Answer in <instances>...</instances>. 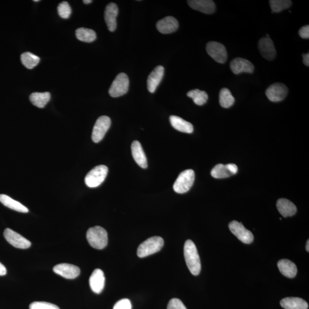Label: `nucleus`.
<instances>
[{
  "mask_svg": "<svg viewBox=\"0 0 309 309\" xmlns=\"http://www.w3.org/2000/svg\"><path fill=\"white\" fill-rule=\"evenodd\" d=\"M184 255L189 270L194 276L199 275L201 271L200 257L196 246L191 240H187L185 242Z\"/></svg>",
  "mask_w": 309,
  "mask_h": 309,
  "instance_id": "f257e3e1",
  "label": "nucleus"
},
{
  "mask_svg": "<svg viewBox=\"0 0 309 309\" xmlns=\"http://www.w3.org/2000/svg\"><path fill=\"white\" fill-rule=\"evenodd\" d=\"M87 239L93 247L102 250L108 244V234L106 230L100 226H95L88 229Z\"/></svg>",
  "mask_w": 309,
  "mask_h": 309,
  "instance_id": "f03ea898",
  "label": "nucleus"
},
{
  "mask_svg": "<svg viewBox=\"0 0 309 309\" xmlns=\"http://www.w3.org/2000/svg\"><path fill=\"white\" fill-rule=\"evenodd\" d=\"M164 245V240L160 236H153L147 239L138 248V256L144 258L159 251Z\"/></svg>",
  "mask_w": 309,
  "mask_h": 309,
  "instance_id": "7ed1b4c3",
  "label": "nucleus"
},
{
  "mask_svg": "<svg viewBox=\"0 0 309 309\" xmlns=\"http://www.w3.org/2000/svg\"><path fill=\"white\" fill-rule=\"evenodd\" d=\"M108 169L105 165L97 166L88 172L85 178V183L88 187L94 188L98 187L105 181Z\"/></svg>",
  "mask_w": 309,
  "mask_h": 309,
  "instance_id": "20e7f679",
  "label": "nucleus"
},
{
  "mask_svg": "<svg viewBox=\"0 0 309 309\" xmlns=\"http://www.w3.org/2000/svg\"><path fill=\"white\" fill-rule=\"evenodd\" d=\"M195 172L192 170H187L179 175L173 184V190L178 194H184L190 190L195 181Z\"/></svg>",
  "mask_w": 309,
  "mask_h": 309,
  "instance_id": "39448f33",
  "label": "nucleus"
},
{
  "mask_svg": "<svg viewBox=\"0 0 309 309\" xmlns=\"http://www.w3.org/2000/svg\"><path fill=\"white\" fill-rule=\"evenodd\" d=\"M130 81L128 76L124 73L117 75L109 88V94L113 97H118L124 95L128 92Z\"/></svg>",
  "mask_w": 309,
  "mask_h": 309,
  "instance_id": "423d86ee",
  "label": "nucleus"
},
{
  "mask_svg": "<svg viewBox=\"0 0 309 309\" xmlns=\"http://www.w3.org/2000/svg\"><path fill=\"white\" fill-rule=\"evenodd\" d=\"M111 124V119L108 116H102L97 119L92 134L93 140L94 143H99L103 139Z\"/></svg>",
  "mask_w": 309,
  "mask_h": 309,
  "instance_id": "0eeeda50",
  "label": "nucleus"
},
{
  "mask_svg": "<svg viewBox=\"0 0 309 309\" xmlns=\"http://www.w3.org/2000/svg\"><path fill=\"white\" fill-rule=\"evenodd\" d=\"M206 50L211 58L214 61L220 64L225 63L228 59V52H227L225 46L222 44L210 42L208 43L206 46Z\"/></svg>",
  "mask_w": 309,
  "mask_h": 309,
  "instance_id": "6e6552de",
  "label": "nucleus"
},
{
  "mask_svg": "<svg viewBox=\"0 0 309 309\" xmlns=\"http://www.w3.org/2000/svg\"><path fill=\"white\" fill-rule=\"evenodd\" d=\"M229 227L232 234L244 244H250L253 242V234L246 229L241 223L234 220L230 223Z\"/></svg>",
  "mask_w": 309,
  "mask_h": 309,
  "instance_id": "1a4fd4ad",
  "label": "nucleus"
},
{
  "mask_svg": "<svg viewBox=\"0 0 309 309\" xmlns=\"http://www.w3.org/2000/svg\"><path fill=\"white\" fill-rule=\"evenodd\" d=\"M4 236L9 244L18 248L26 249L31 247V242L11 229H6Z\"/></svg>",
  "mask_w": 309,
  "mask_h": 309,
  "instance_id": "9d476101",
  "label": "nucleus"
},
{
  "mask_svg": "<svg viewBox=\"0 0 309 309\" xmlns=\"http://www.w3.org/2000/svg\"><path fill=\"white\" fill-rule=\"evenodd\" d=\"M288 93V87L279 83L271 85L266 91L267 98L273 102H279L284 100Z\"/></svg>",
  "mask_w": 309,
  "mask_h": 309,
  "instance_id": "9b49d317",
  "label": "nucleus"
},
{
  "mask_svg": "<svg viewBox=\"0 0 309 309\" xmlns=\"http://www.w3.org/2000/svg\"><path fill=\"white\" fill-rule=\"evenodd\" d=\"M53 272L67 279H75L80 275L79 267L74 264L61 263L53 267Z\"/></svg>",
  "mask_w": 309,
  "mask_h": 309,
  "instance_id": "f8f14e48",
  "label": "nucleus"
},
{
  "mask_svg": "<svg viewBox=\"0 0 309 309\" xmlns=\"http://www.w3.org/2000/svg\"><path fill=\"white\" fill-rule=\"evenodd\" d=\"M237 172L238 167L234 164H228L226 165L219 164L214 167L211 174L214 178L223 179L234 175Z\"/></svg>",
  "mask_w": 309,
  "mask_h": 309,
  "instance_id": "ddd939ff",
  "label": "nucleus"
},
{
  "mask_svg": "<svg viewBox=\"0 0 309 309\" xmlns=\"http://www.w3.org/2000/svg\"><path fill=\"white\" fill-rule=\"evenodd\" d=\"M258 48L262 56L268 61H273L276 56V50L270 38H262L258 42Z\"/></svg>",
  "mask_w": 309,
  "mask_h": 309,
  "instance_id": "4468645a",
  "label": "nucleus"
},
{
  "mask_svg": "<svg viewBox=\"0 0 309 309\" xmlns=\"http://www.w3.org/2000/svg\"><path fill=\"white\" fill-rule=\"evenodd\" d=\"M230 68L235 75L246 72V73H253L254 66L252 63L245 59L241 58H235L230 62Z\"/></svg>",
  "mask_w": 309,
  "mask_h": 309,
  "instance_id": "2eb2a0df",
  "label": "nucleus"
},
{
  "mask_svg": "<svg viewBox=\"0 0 309 309\" xmlns=\"http://www.w3.org/2000/svg\"><path fill=\"white\" fill-rule=\"evenodd\" d=\"M119 14L117 5L111 2L106 6L105 12V19L107 27L109 31H114L117 27L116 18Z\"/></svg>",
  "mask_w": 309,
  "mask_h": 309,
  "instance_id": "dca6fc26",
  "label": "nucleus"
},
{
  "mask_svg": "<svg viewBox=\"0 0 309 309\" xmlns=\"http://www.w3.org/2000/svg\"><path fill=\"white\" fill-rule=\"evenodd\" d=\"M91 290L96 294H100L105 286V276L103 271L99 269L93 271L90 278Z\"/></svg>",
  "mask_w": 309,
  "mask_h": 309,
  "instance_id": "f3484780",
  "label": "nucleus"
},
{
  "mask_svg": "<svg viewBox=\"0 0 309 309\" xmlns=\"http://www.w3.org/2000/svg\"><path fill=\"white\" fill-rule=\"evenodd\" d=\"M165 74V68L162 65H158L150 74L147 79L148 90L151 93L155 92Z\"/></svg>",
  "mask_w": 309,
  "mask_h": 309,
  "instance_id": "a211bd4d",
  "label": "nucleus"
},
{
  "mask_svg": "<svg viewBox=\"0 0 309 309\" xmlns=\"http://www.w3.org/2000/svg\"><path fill=\"white\" fill-rule=\"evenodd\" d=\"M187 2L192 9L205 14H213L216 11L215 3L211 0H189Z\"/></svg>",
  "mask_w": 309,
  "mask_h": 309,
  "instance_id": "6ab92c4d",
  "label": "nucleus"
},
{
  "mask_svg": "<svg viewBox=\"0 0 309 309\" xmlns=\"http://www.w3.org/2000/svg\"><path fill=\"white\" fill-rule=\"evenodd\" d=\"M156 28L161 33H172L178 29L179 23L175 18L167 16L157 22Z\"/></svg>",
  "mask_w": 309,
  "mask_h": 309,
  "instance_id": "aec40b11",
  "label": "nucleus"
},
{
  "mask_svg": "<svg viewBox=\"0 0 309 309\" xmlns=\"http://www.w3.org/2000/svg\"><path fill=\"white\" fill-rule=\"evenodd\" d=\"M131 151L132 156L138 165L141 168L146 169L148 166L147 157L139 141L135 140L132 143Z\"/></svg>",
  "mask_w": 309,
  "mask_h": 309,
  "instance_id": "412c9836",
  "label": "nucleus"
},
{
  "mask_svg": "<svg viewBox=\"0 0 309 309\" xmlns=\"http://www.w3.org/2000/svg\"><path fill=\"white\" fill-rule=\"evenodd\" d=\"M277 209L283 217L292 216L297 213V207L286 199H280L277 201Z\"/></svg>",
  "mask_w": 309,
  "mask_h": 309,
  "instance_id": "4be33fe9",
  "label": "nucleus"
},
{
  "mask_svg": "<svg viewBox=\"0 0 309 309\" xmlns=\"http://www.w3.org/2000/svg\"><path fill=\"white\" fill-rule=\"evenodd\" d=\"M170 121L172 127L176 130L187 134H191L193 132V125L190 122L185 121L179 116H171Z\"/></svg>",
  "mask_w": 309,
  "mask_h": 309,
  "instance_id": "5701e85b",
  "label": "nucleus"
},
{
  "mask_svg": "<svg viewBox=\"0 0 309 309\" xmlns=\"http://www.w3.org/2000/svg\"><path fill=\"white\" fill-rule=\"evenodd\" d=\"M280 305L285 309H308V304L304 299L297 297H288L282 299Z\"/></svg>",
  "mask_w": 309,
  "mask_h": 309,
  "instance_id": "b1692460",
  "label": "nucleus"
},
{
  "mask_svg": "<svg viewBox=\"0 0 309 309\" xmlns=\"http://www.w3.org/2000/svg\"><path fill=\"white\" fill-rule=\"evenodd\" d=\"M278 267L283 276L288 278H294L297 273V268L295 264L288 260H281L278 263Z\"/></svg>",
  "mask_w": 309,
  "mask_h": 309,
  "instance_id": "393cba45",
  "label": "nucleus"
},
{
  "mask_svg": "<svg viewBox=\"0 0 309 309\" xmlns=\"http://www.w3.org/2000/svg\"><path fill=\"white\" fill-rule=\"evenodd\" d=\"M0 202L9 209L18 211V212L23 213L29 212L27 207L6 195L0 194Z\"/></svg>",
  "mask_w": 309,
  "mask_h": 309,
  "instance_id": "a878e982",
  "label": "nucleus"
},
{
  "mask_svg": "<svg viewBox=\"0 0 309 309\" xmlns=\"http://www.w3.org/2000/svg\"><path fill=\"white\" fill-rule=\"evenodd\" d=\"M50 99L49 93H34L31 94L30 100L34 106L38 108H43Z\"/></svg>",
  "mask_w": 309,
  "mask_h": 309,
  "instance_id": "bb28decb",
  "label": "nucleus"
},
{
  "mask_svg": "<svg viewBox=\"0 0 309 309\" xmlns=\"http://www.w3.org/2000/svg\"><path fill=\"white\" fill-rule=\"evenodd\" d=\"M76 36L78 40L85 43H92L96 39L95 31L86 28H78L76 31Z\"/></svg>",
  "mask_w": 309,
  "mask_h": 309,
  "instance_id": "cd10ccee",
  "label": "nucleus"
},
{
  "mask_svg": "<svg viewBox=\"0 0 309 309\" xmlns=\"http://www.w3.org/2000/svg\"><path fill=\"white\" fill-rule=\"evenodd\" d=\"M235 99L228 88H222L219 93V103L223 108H229L234 105Z\"/></svg>",
  "mask_w": 309,
  "mask_h": 309,
  "instance_id": "c85d7f7f",
  "label": "nucleus"
},
{
  "mask_svg": "<svg viewBox=\"0 0 309 309\" xmlns=\"http://www.w3.org/2000/svg\"><path fill=\"white\" fill-rule=\"evenodd\" d=\"M187 95L193 100L195 104L198 106H203L208 100L207 93L203 91L195 89L189 91Z\"/></svg>",
  "mask_w": 309,
  "mask_h": 309,
  "instance_id": "c756f323",
  "label": "nucleus"
},
{
  "mask_svg": "<svg viewBox=\"0 0 309 309\" xmlns=\"http://www.w3.org/2000/svg\"><path fill=\"white\" fill-rule=\"evenodd\" d=\"M40 59L39 56L31 52H24L21 55V61L25 67L32 69L39 64Z\"/></svg>",
  "mask_w": 309,
  "mask_h": 309,
  "instance_id": "7c9ffc66",
  "label": "nucleus"
},
{
  "mask_svg": "<svg viewBox=\"0 0 309 309\" xmlns=\"http://www.w3.org/2000/svg\"><path fill=\"white\" fill-rule=\"evenodd\" d=\"M269 4L273 12L278 13L288 9L292 2L290 0H271Z\"/></svg>",
  "mask_w": 309,
  "mask_h": 309,
  "instance_id": "2f4dec72",
  "label": "nucleus"
},
{
  "mask_svg": "<svg viewBox=\"0 0 309 309\" xmlns=\"http://www.w3.org/2000/svg\"><path fill=\"white\" fill-rule=\"evenodd\" d=\"M58 11L60 16L64 19L70 17L72 13L70 5L66 1H63L59 5Z\"/></svg>",
  "mask_w": 309,
  "mask_h": 309,
  "instance_id": "473e14b6",
  "label": "nucleus"
},
{
  "mask_svg": "<svg viewBox=\"0 0 309 309\" xmlns=\"http://www.w3.org/2000/svg\"><path fill=\"white\" fill-rule=\"evenodd\" d=\"M30 309H60L54 304L46 302H34L30 305Z\"/></svg>",
  "mask_w": 309,
  "mask_h": 309,
  "instance_id": "72a5a7b5",
  "label": "nucleus"
},
{
  "mask_svg": "<svg viewBox=\"0 0 309 309\" xmlns=\"http://www.w3.org/2000/svg\"><path fill=\"white\" fill-rule=\"evenodd\" d=\"M167 309H187L183 302L178 298H173L170 301Z\"/></svg>",
  "mask_w": 309,
  "mask_h": 309,
  "instance_id": "f704fd0d",
  "label": "nucleus"
},
{
  "mask_svg": "<svg viewBox=\"0 0 309 309\" xmlns=\"http://www.w3.org/2000/svg\"><path fill=\"white\" fill-rule=\"evenodd\" d=\"M113 309H132L131 302L127 298L121 299L116 302Z\"/></svg>",
  "mask_w": 309,
  "mask_h": 309,
  "instance_id": "c9c22d12",
  "label": "nucleus"
},
{
  "mask_svg": "<svg viewBox=\"0 0 309 309\" xmlns=\"http://www.w3.org/2000/svg\"><path fill=\"white\" fill-rule=\"evenodd\" d=\"M299 36L302 39H308L309 38V25H305V26L302 27L299 31Z\"/></svg>",
  "mask_w": 309,
  "mask_h": 309,
  "instance_id": "e433bc0d",
  "label": "nucleus"
},
{
  "mask_svg": "<svg viewBox=\"0 0 309 309\" xmlns=\"http://www.w3.org/2000/svg\"><path fill=\"white\" fill-rule=\"evenodd\" d=\"M302 58H303V62L305 65L309 66V53H307V54L302 55Z\"/></svg>",
  "mask_w": 309,
  "mask_h": 309,
  "instance_id": "4c0bfd02",
  "label": "nucleus"
},
{
  "mask_svg": "<svg viewBox=\"0 0 309 309\" xmlns=\"http://www.w3.org/2000/svg\"><path fill=\"white\" fill-rule=\"evenodd\" d=\"M6 273H7V271H6V267L0 263V276H5Z\"/></svg>",
  "mask_w": 309,
  "mask_h": 309,
  "instance_id": "58836bf2",
  "label": "nucleus"
},
{
  "mask_svg": "<svg viewBox=\"0 0 309 309\" xmlns=\"http://www.w3.org/2000/svg\"><path fill=\"white\" fill-rule=\"evenodd\" d=\"M92 0H84L83 2L85 4H89L90 3L92 2Z\"/></svg>",
  "mask_w": 309,
  "mask_h": 309,
  "instance_id": "ea45409f",
  "label": "nucleus"
},
{
  "mask_svg": "<svg viewBox=\"0 0 309 309\" xmlns=\"http://www.w3.org/2000/svg\"><path fill=\"white\" fill-rule=\"evenodd\" d=\"M306 249H307V251L309 252V240L307 242V247H306Z\"/></svg>",
  "mask_w": 309,
  "mask_h": 309,
  "instance_id": "a19ab883",
  "label": "nucleus"
},
{
  "mask_svg": "<svg viewBox=\"0 0 309 309\" xmlns=\"http://www.w3.org/2000/svg\"><path fill=\"white\" fill-rule=\"evenodd\" d=\"M34 2H39V0H34Z\"/></svg>",
  "mask_w": 309,
  "mask_h": 309,
  "instance_id": "79ce46f5",
  "label": "nucleus"
}]
</instances>
